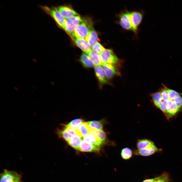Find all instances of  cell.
<instances>
[{
  "instance_id": "obj_22",
  "label": "cell",
  "mask_w": 182,
  "mask_h": 182,
  "mask_svg": "<svg viewBox=\"0 0 182 182\" xmlns=\"http://www.w3.org/2000/svg\"><path fill=\"white\" fill-rule=\"evenodd\" d=\"M87 54L94 65H102L103 63L101 61L99 53L91 50Z\"/></svg>"
},
{
  "instance_id": "obj_23",
  "label": "cell",
  "mask_w": 182,
  "mask_h": 182,
  "mask_svg": "<svg viewBox=\"0 0 182 182\" xmlns=\"http://www.w3.org/2000/svg\"><path fill=\"white\" fill-rule=\"evenodd\" d=\"M154 144L152 141L146 139H139L136 143L138 149H144Z\"/></svg>"
},
{
  "instance_id": "obj_31",
  "label": "cell",
  "mask_w": 182,
  "mask_h": 182,
  "mask_svg": "<svg viewBox=\"0 0 182 182\" xmlns=\"http://www.w3.org/2000/svg\"><path fill=\"white\" fill-rule=\"evenodd\" d=\"M158 108L166 114L167 109V101H163L159 106Z\"/></svg>"
},
{
  "instance_id": "obj_15",
  "label": "cell",
  "mask_w": 182,
  "mask_h": 182,
  "mask_svg": "<svg viewBox=\"0 0 182 182\" xmlns=\"http://www.w3.org/2000/svg\"><path fill=\"white\" fill-rule=\"evenodd\" d=\"M18 175L15 172L5 170L1 175L0 182H12Z\"/></svg>"
},
{
  "instance_id": "obj_4",
  "label": "cell",
  "mask_w": 182,
  "mask_h": 182,
  "mask_svg": "<svg viewBox=\"0 0 182 182\" xmlns=\"http://www.w3.org/2000/svg\"><path fill=\"white\" fill-rule=\"evenodd\" d=\"M86 20H83V21L76 27L74 31L73 39L76 38H85L87 36L92 24L90 22L87 23Z\"/></svg>"
},
{
  "instance_id": "obj_27",
  "label": "cell",
  "mask_w": 182,
  "mask_h": 182,
  "mask_svg": "<svg viewBox=\"0 0 182 182\" xmlns=\"http://www.w3.org/2000/svg\"><path fill=\"white\" fill-rule=\"evenodd\" d=\"M168 93L169 99L174 100L177 97L180 96L179 94L176 91L168 88L166 87Z\"/></svg>"
},
{
  "instance_id": "obj_10",
  "label": "cell",
  "mask_w": 182,
  "mask_h": 182,
  "mask_svg": "<svg viewBox=\"0 0 182 182\" xmlns=\"http://www.w3.org/2000/svg\"><path fill=\"white\" fill-rule=\"evenodd\" d=\"M94 71L96 76L101 84H109L102 66L101 65L95 66Z\"/></svg>"
},
{
  "instance_id": "obj_2",
  "label": "cell",
  "mask_w": 182,
  "mask_h": 182,
  "mask_svg": "<svg viewBox=\"0 0 182 182\" xmlns=\"http://www.w3.org/2000/svg\"><path fill=\"white\" fill-rule=\"evenodd\" d=\"M101 61L102 63L108 64L117 67L120 62V60L110 49H105L100 54Z\"/></svg>"
},
{
  "instance_id": "obj_13",
  "label": "cell",
  "mask_w": 182,
  "mask_h": 182,
  "mask_svg": "<svg viewBox=\"0 0 182 182\" xmlns=\"http://www.w3.org/2000/svg\"><path fill=\"white\" fill-rule=\"evenodd\" d=\"M57 133L59 137L62 138L66 142L74 135H77L75 129L64 128L63 130H58Z\"/></svg>"
},
{
  "instance_id": "obj_6",
  "label": "cell",
  "mask_w": 182,
  "mask_h": 182,
  "mask_svg": "<svg viewBox=\"0 0 182 182\" xmlns=\"http://www.w3.org/2000/svg\"><path fill=\"white\" fill-rule=\"evenodd\" d=\"M129 16L132 30L136 33L137 31L138 27L142 21V14L140 12L134 11L129 12Z\"/></svg>"
},
{
  "instance_id": "obj_21",
  "label": "cell",
  "mask_w": 182,
  "mask_h": 182,
  "mask_svg": "<svg viewBox=\"0 0 182 182\" xmlns=\"http://www.w3.org/2000/svg\"><path fill=\"white\" fill-rule=\"evenodd\" d=\"M80 61L85 67L92 68L94 66L90 57L84 53H82L80 57Z\"/></svg>"
},
{
  "instance_id": "obj_3",
  "label": "cell",
  "mask_w": 182,
  "mask_h": 182,
  "mask_svg": "<svg viewBox=\"0 0 182 182\" xmlns=\"http://www.w3.org/2000/svg\"><path fill=\"white\" fill-rule=\"evenodd\" d=\"M81 17L78 15L74 16L65 19L64 30L71 36L74 37L75 29L80 23L83 21Z\"/></svg>"
},
{
  "instance_id": "obj_35",
  "label": "cell",
  "mask_w": 182,
  "mask_h": 182,
  "mask_svg": "<svg viewBox=\"0 0 182 182\" xmlns=\"http://www.w3.org/2000/svg\"><path fill=\"white\" fill-rule=\"evenodd\" d=\"M14 88L16 90H18V89L17 87H14Z\"/></svg>"
},
{
  "instance_id": "obj_9",
  "label": "cell",
  "mask_w": 182,
  "mask_h": 182,
  "mask_svg": "<svg viewBox=\"0 0 182 182\" xmlns=\"http://www.w3.org/2000/svg\"><path fill=\"white\" fill-rule=\"evenodd\" d=\"M159 150V149L154 144L144 149H137L134 151V153L135 155L147 156L151 155Z\"/></svg>"
},
{
  "instance_id": "obj_34",
  "label": "cell",
  "mask_w": 182,
  "mask_h": 182,
  "mask_svg": "<svg viewBox=\"0 0 182 182\" xmlns=\"http://www.w3.org/2000/svg\"><path fill=\"white\" fill-rule=\"evenodd\" d=\"M20 176L18 174L12 182H20Z\"/></svg>"
},
{
  "instance_id": "obj_5",
  "label": "cell",
  "mask_w": 182,
  "mask_h": 182,
  "mask_svg": "<svg viewBox=\"0 0 182 182\" xmlns=\"http://www.w3.org/2000/svg\"><path fill=\"white\" fill-rule=\"evenodd\" d=\"M101 66L108 80L112 79L116 76H120V73L117 66L108 64L102 63Z\"/></svg>"
},
{
  "instance_id": "obj_12",
  "label": "cell",
  "mask_w": 182,
  "mask_h": 182,
  "mask_svg": "<svg viewBox=\"0 0 182 182\" xmlns=\"http://www.w3.org/2000/svg\"><path fill=\"white\" fill-rule=\"evenodd\" d=\"M74 40L76 45L84 53L87 54L92 50L91 45L85 39L76 38Z\"/></svg>"
},
{
  "instance_id": "obj_29",
  "label": "cell",
  "mask_w": 182,
  "mask_h": 182,
  "mask_svg": "<svg viewBox=\"0 0 182 182\" xmlns=\"http://www.w3.org/2000/svg\"><path fill=\"white\" fill-rule=\"evenodd\" d=\"M164 88H162L159 92H160L162 99L163 101H166L169 99L168 93L166 87L164 85Z\"/></svg>"
},
{
  "instance_id": "obj_32",
  "label": "cell",
  "mask_w": 182,
  "mask_h": 182,
  "mask_svg": "<svg viewBox=\"0 0 182 182\" xmlns=\"http://www.w3.org/2000/svg\"><path fill=\"white\" fill-rule=\"evenodd\" d=\"M177 107L179 109L182 106V98L180 96L174 100Z\"/></svg>"
},
{
  "instance_id": "obj_24",
  "label": "cell",
  "mask_w": 182,
  "mask_h": 182,
  "mask_svg": "<svg viewBox=\"0 0 182 182\" xmlns=\"http://www.w3.org/2000/svg\"><path fill=\"white\" fill-rule=\"evenodd\" d=\"M83 120L81 119H77L74 120L68 124L64 125V128L75 129L81 123L84 122Z\"/></svg>"
},
{
  "instance_id": "obj_30",
  "label": "cell",
  "mask_w": 182,
  "mask_h": 182,
  "mask_svg": "<svg viewBox=\"0 0 182 182\" xmlns=\"http://www.w3.org/2000/svg\"><path fill=\"white\" fill-rule=\"evenodd\" d=\"M169 179L168 174L164 173L157 177L155 182H169Z\"/></svg>"
},
{
  "instance_id": "obj_8",
  "label": "cell",
  "mask_w": 182,
  "mask_h": 182,
  "mask_svg": "<svg viewBox=\"0 0 182 182\" xmlns=\"http://www.w3.org/2000/svg\"><path fill=\"white\" fill-rule=\"evenodd\" d=\"M101 149L98 146L82 140L78 151L82 152H98Z\"/></svg>"
},
{
  "instance_id": "obj_19",
  "label": "cell",
  "mask_w": 182,
  "mask_h": 182,
  "mask_svg": "<svg viewBox=\"0 0 182 182\" xmlns=\"http://www.w3.org/2000/svg\"><path fill=\"white\" fill-rule=\"evenodd\" d=\"M82 140V138L76 135L73 136L66 142L72 147L78 151L80 143Z\"/></svg>"
},
{
  "instance_id": "obj_18",
  "label": "cell",
  "mask_w": 182,
  "mask_h": 182,
  "mask_svg": "<svg viewBox=\"0 0 182 182\" xmlns=\"http://www.w3.org/2000/svg\"><path fill=\"white\" fill-rule=\"evenodd\" d=\"M85 39L91 46L93 45L99 40L97 32L93 28V26L90 27L88 34Z\"/></svg>"
},
{
  "instance_id": "obj_14",
  "label": "cell",
  "mask_w": 182,
  "mask_h": 182,
  "mask_svg": "<svg viewBox=\"0 0 182 182\" xmlns=\"http://www.w3.org/2000/svg\"><path fill=\"white\" fill-rule=\"evenodd\" d=\"M91 128L86 122H84L75 130L77 135L82 138L89 134Z\"/></svg>"
},
{
  "instance_id": "obj_11",
  "label": "cell",
  "mask_w": 182,
  "mask_h": 182,
  "mask_svg": "<svg viewBox=\"0 0 182 182\" xmlns=\"http://www.w3.org/2000/svg\"><path fill=\"white\" fill-rule=\"evenodd\" d=\"M56 8L60 14L66 19L78 15L77 13L74 10L69 6H60Z\"/></svg>"
},
{
  "instance_id": "obj_20",
  "label": "cell",
  "mask_w": 182,
  "mask_h": 182,
  "mask_svg": "<svg viewBox=\"0 0 182 182\" xmlns=\"http://www.w3.org/2000/svg\"><path fill=\"white\" fill-rule=\"evenodd\" d=\"M106 120L102 119L99 121H93L86 122L92 128L98 130H103L104 125L107 123Z\"/></svg>"
},
{
  "instance_id": "obj_28",
  "label": "cell",
  "mask_w": 182,
  "mask_h": 182,
  "mask_svg": "<svg viewBox=\"0 0 182 182\" xmlns=\"http://www.w3.org/2000/svg\"><path fill=\"white\" fill-rule=\"evenodd\" d=\"M92 48L93 50L99 53H100L105 49L98 42L93 45Z\"/></svg>"
},
{
  "instance_id": "obj_7",
  "label": "cell",
  "mask_w": 182,
  "mask_h": 182,
  "mask_svg": "<svg viewBox=\"0 0 182 182\" xmlns=\"http://www.w3.org/2000/svg\"><path fill=\"white\" fill-rule=\"evenodd\" d=\"M129 12H123L119 15V23L124 29L127 30H132L129 16Z\"/></svg>"
},
{
  "instance_id": "obj_26",
  "label": "cell",
  "mask_w": 182,
  "mask_h": 182,
  "mask_svg": "<svg viewBox=\"0 0 182 182\" xmlns=\"http://www.w3.org/2000/svg\"><path fill=\"white\" fill-rule=\"evenodd\" d=\"M132 150L128 147L125 148L121 150V155L122 158L124 160H128L132 156Z\"/></svg>"
},
{
  "instance_id": "obj_17",
  "label": "cell",
  "mask_w": 182,
  "mask_h": 182,
  "mask_svg": "<svg viewBox=\"0 0 182 182\" xmlns=\"http://www.w3.org/2000/svg\"><path fill=\"white\" fill-rule=\"evenodd\" d=\"M82 140L88 143L94 145L101 149L104 144L97 137L94 135L88 134L82 138Z\"/></svg>"
},
{
  "instance_id": "obj_1",
  "label": "cell",
  "mask_w": 182,
  "mask_h": 182,
  "mask_svg": "<svg viewBox=\"0 0 182 182\" xmlns=\"http://www.w3.org/2000/svg\"><path fill=\"white\" fill-rule=\"evenodd\" d=\"M41 8L46 14L51 16L57 24L64 29L65 19L59 13L56 8H50L46 6H40Z\"/></svg>"
},
{
  "instance_id": "obj_33",
  "label": "cell",
  "mask_w": 182,
  "mask_h": 182,
  "mask_svg": "<svg viewBox=\"0 0 182 182\" xmlns=\"http://www.w3.org/2000/svg\"><path fill=\"white\" fill-rule=\"evenodd\" d=\"M157 179V177L154 178L147 179L144 180L142 182H155Z\"/></svg>"
},
{
  "instance_id": "obj_16",
  "label": "cell",
  "mask_w": 182,
  "mask_h": 182,
  "mask_svg": "<svg viewBox=\"0 0 182 182\" xmlns=\"http://www.w3.org/2000/svg\"><path fill=\"white\" fill-rule=\"evenodd\" d=\"M167 109L166 115L168 117L175 114L179 110L174 100L169 99L167 101Z\"/></svg>"
},
{
  "instance_id": "obj_25",
  "label": "cell",
  "mask_w": 182,
  "mask_h": 182,
  "mask_svg": "<svg viewBox=\"0 0 182 182\" xmlns=\"http://www.w3.org/2000/svg\"><path fill=\"white\" fill-rule=\"evenodd\" d=\"M150 95L154 104L158 108L163 100L160 92L159 91L151 94Z\"/></svg>"
}]
</instances>
